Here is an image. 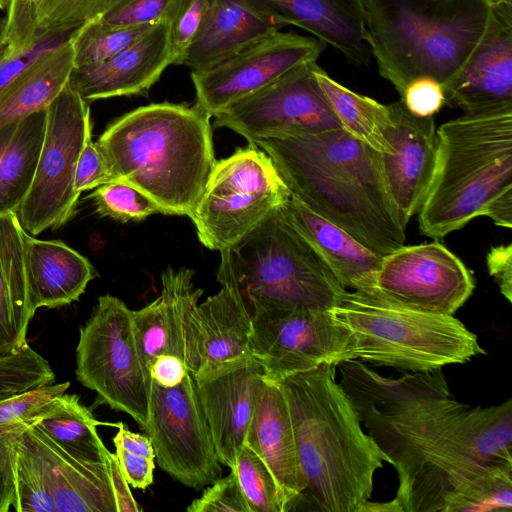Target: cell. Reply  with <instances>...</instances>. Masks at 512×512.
Segmentation results:
<instances>
[{
    "label": "cell",
    "mask_w": 512,
    "mask_h": 512,
    "mask_svg": "<svg viewBox=\"0 0 512 512\" xmlns=\"http://www.w3.org/2000/svg\"><path fill=\"white\" fill-rule=\"evenodd\" d=\"M314 74L341 128L373 150L392 154L394 150L386 137L392 124L388 105L348 89L316 63Z\"/></svg>",
    "instance_id": "33"
},
{
    "label": "cell",
    "mask_w": 512,
    "mask_h": 512,
    "mask_svg": "<svg viewBox=\"0 0 512 512\" xmlns=\"http://www.w3.org/2000/svg\"><path fill=\"white\" fill-rule=\"evenodd\" d=\"M365 37L380 75L400 96L415 79L444 87L463 67L492 15L490 0H362Z\"/></svg>",
    "instance_id": "6"
},
{
    "label": "cell",
    "mask_w": 512,
    "mask_h": 512,
    "mask_svg": "<svg viewBox=\"0 0 512 512\" xmlns=\"http://www.w3.org/2000/svg\"><path fill=\"white\" fill-rule=\"evenodd\" d=\"M185 0H118L100 19L113 25H153L175 17Z\"/></svg>",
    "instance_id": "42"
},
{
    "label": "cell",
    "mask_w": 512,
    "mask_h": 512,
    "mask_svg": "<svg viewBox=\"0 0 512 512\" xmlns=\"http://www.w3.org/2000/svg\"><path fill=\"white\" fill-rule=\"evenodd\" d=\"M89 197L98 214L121 222L140 221L153 214H165L151 198L122 181L102 184Z\"/></svg>",
    "instance_id": "39"
},
{
    "label": "cell",
    "mask_w": 512,
    "mask_h": 512,
    "mask_svg": "<svg viewBox=\"0 0 512 512\" xmlns=\"http://www.w3.org/2000/svg\"><path fill=\"white\" fill-rule=\"evenodd\" d=\"M272 159L291 195L374 253L405 244L382 154L342 128L290 133L256 143Z\"/></svg>",
    "instance_id": "2"
},
{
    "label": "cell",
    "mask_w": 512,
    "mask_h": 512,
    "mask_svg": "<svg viewBox=\"0 0 512 512\" xmlns=\"http://www.w3.org/2000/svg\"><path fill=\"white\" fill-rule=\"evenodd\" d=\"M46 109L0 127V216L17 213L31 188L46 133Z\"/></svg>",
    "instance_id": "30"
},
{
    "label": "cell",
    "mask_w": 512,
    "mask_h": 512,
    "mask_svg": "<svg viewBox=\"0 0 512 512\" xmlns=\"http://www.w3.org/2000/svg\"><path fill=\"white\" fill-rule=\"evenodd\" d=\"M114 181L108 165L96 142L90 136L78 159L75 172V189L78 193L92 190L98 186Z\"/></svg>",
    "instance_id": "47"
},
{
    "label": "cell",
    "mask_w": 512,
    "mask_h": 512,
    "mask_svg": "<svg viewBox=\"0 0 512 512\" xmlns=\"http://www.w3.org/2000/svg\"><path fill=\"white\" fill-rule=\"evenodd\" d=\"M189 373L185 362L172 354L155 357L150 367L153 382L163 388H172L180 384Z\"/></svg>",
    "instance_id": "51"
},
{
    "label": "cell",
    "mask_w": 512,
    "mask_h": 512,
    "mask_svg": "<svg viewBox=\"0 0 512 512\" xmlns=\"http://www.w3.org/2000/svg\"><path fill=\"white\" fill-rule=\"evenodd\" d=\"M336 367L363 428L395 468V512H454L468 487L512 466L511 399L470 407L441 369L394 378L357 359Z\"/></svg>",
    "instance_id": "1"
},
{
    "label": "cell",
    "mask_w": 512,
    "mask_h": 512,
    "mask_svg": "<svg viewBox=\"0 0 512 512\" xmlns=\"http://www.w3.org/2000/svg\"><path fill=\"white\" fill-rule=\"evenodd\" d=\"M49 362L28 344L0 358V400L55 382Z\"/></svg>",
    "instance_id": "38"
},
{
    "label": "cell",
    "mask_w": 512,
    "mask_h": 512,
    "mask_svg": "<svg viewBox=\"0 0 512 512\" xmlns=\"http://www.w3.org/2000/svg\"><path fill=\"white\" fill-rule=\"evenodd\" d=\"M44 143L31 188L17 211L22 228L35 236L56 230L75 214L80 193L75 172L92 136L89 103L67 84L47 107Z\"/></svg>",
    "instance_id": "11"
},
{
    "label": "cell",
    "mask_w": 512,
    "mask_h": 512,
    "mask_svg": "<svg viewBox=\"0 0 512 512\" xmlns=\"http://www.w3.org/2000/svg\"><path fill=\"white\" fill-rule=\"evenodd\" d=\"M113 438L115 456L128 484L135 489L145 490L153 482L155 451L146 434L132 432L120 422Z\"/></svg>",
    "instance_id": "40"
},
{
    "label": "cell",
    "mask_w": 512,
    "mask_h": 512,
    "mask_svg": "<svg viewBox=\"0 0 512 512\" xmlns=\"http://www.w3.org/2000/svg\"><path fill=\"white\" fill-rule=\"evenodd\" d=\"M221 289L197 304L189 317L186 366L196 384L237 369L254 358L251 313L237 286L230 251H220Z\"/></svg>",
    "instance_id": "17"
},
{
    "label": "cell",
    "mask_w": 512,
    "mask_h": 512,
    "mask_svg": "<svg viewBox=\"0 0 512 512\" xmlns=\"http://www.w3.org/2000/svg\"><path fill=\"white\" fill-rule=\"evenodd\" d=\"M325 48L316 38L278 30L206 70L192 71L195 104L212 118L298 66L316 62Z\"/></svg>",
    "instance_id": "16"
},
{
    "label": "cell",
    "mask_w": 512,
    "mask_h": 512,
    "mask_svg": "<svg viewBox=\"0 0 512 512\" xmlns=\"http://www.w3.org/2000/svg\"><path fill=\"white\" fill-rule=\"evenodd\" d=\"M250 313L252 355L269 382L356 360L352 335L329 311L263 307Z\"/></svg>",
    "instance_id": "12"
},
{
    "label": "cell",
    "mask_w": 512,
    "mask_h": 512,
    "mask_svg": "<svg viewBox=\"0 0 512 512\" xmlns=\"http://www.w3.org/2000/svg\"><path fill=\"white\" fill-rule=\"evenodd\" d=\"M263 381V368L253 359L196 384L218 460L230 469L245 445Z\"/></svg>",
    "instance_id": "21"
},
{
    "label": "cell",
    "mask_w": 512,
    "mask_h": 512,
    "mask_svg": "<svg viewBox=\"0 0 512 512\" xmlns=\"http://www.w3.org/2000/svg\"><path fill=\"white\" fill-rule=\"evenodd\" d=\"M229 251L250 312L263 307L329 311L347 291L279 209Z\"/></svg>",
    "instance_id": "8"
},
{
    "label": "cell",
    "mask_w": 512,
    "mask_h": 512,
    "mask_svg": "<svg viewBox=\"0 0 512 512\" xmlns=\"http://www.w3.org/2000/svg\"><path fill=\"white\" fill-rule=\"evenodd\" d=\"M13 485L12 510L55 512L52 488L43 462L21 434L14 447Z\"/></svg>",
    "instance_id": "35"
},
{
    "label": "cell",
    "mask_w": 512,
    "mask_h": 512,
    "mask_svg": "<svg viewBox=\"0 0 512 512\" xmlns=\"http://www.w3.org/2000/svg\"><path fill=\"white\" fill-rule=\"evenodd\" d=\"M231 470L236 474L252 512H283L279 488L272 473L247 445L238 454Z\"/></svg>",
    "instance_id": "37"
},
{
    "label": "cell",
    "mask_w": 512,
    "mask_h": 512,
    "mask_svg": "<svg viewBox=\"0 0 512 512\" xmlns=\"http://www.w3.org/2000/svg\"><path fill=\"white\" fill-rule=\"evenodd\" d=\"M210 119L196 104L152 103L116 119L96 144L114 181L166 215L190 217L217 161Z\"/></svg>",
    "instance_id": "4"
},
{
    "label": "cell",
    "mask_w": 512,
    "mask_h": 512,
    "mask_svg": "<svg viewBox=\"0 0 512 512\" xmlns=\"http://www.w3.org/2000/svg\"><path fill=\"white\" fill-rule=\"evenodd\" d=\"M210 0H185L171 21L174 64L181 65L209 9Z\"/></svg>",
    "instance_id": "44"
},
{
    "label": "cell",
    "mask_w": 512,
    "mask_h": 512,
    "mask_svg": "<svg viewBox=\"0 0 512 512\" xmlns=\"http://www.w3.org/2000/svg\"><path fill=\"white\" fill-rule=\"evenodd\" d=\"M280 29L246 0H210L181 65L192 71L206 70Z\"/></svg>",
    "instance_id": "28"
},
{
    "label": "cell",
    "mask_w": 512,
    "mask_h": 512,
    "mask_svg": "<svg viewBox=\"0 0 512 512\" xmlns=\"http://www.w3.org/2000/svg\"><path fill=\"white\" fill-rule=\"evenodd\" d=\"M73 32L46 35L29 47L16 51L4 45L0 52V92L41 55L68 41Z\"/></svg>",
    "instance_id": "45"
},
{
    "label": "cell",
    "mask_w": 512,
    "mask_h": 512,
    "mask_svg": "<svg viewBox=\"0 0 512 512\" xmlns=\"http://www.w3.org/2000/svg\"><path fill=\"white\" fill-rule=\"evenodd\" d=\"M188 512H252L236 474L220 477L187 508Z\"/></svg>",
    "instance_id": "43"
},
{
    "label": "cell",
    "mask_w": 512,
    "mask_h": 512,
    "mask_svg": "<svg viewBox=\"0 0 512 512\" xmlns=\"http://www.w3.org/2000/svg\"><path fill=\"white\" fill-rule=\"evenodd\" d=\"M279 212L326 262L342 286L360 291L372 289L383 256L365 247L292 195Z\"/></svg>",
    "instance_id": "26"
},
{
    "label": "cell",
    "mask_w": 512,
    "mask_h": 512,
    "mask_svg": "<svg viewBox=\"0 0 512 512\" xmlns=\"http://www.w3.org/2000/svg\"><path fill=\"white\" fill-rule=\"evenodd\" d=\"M246 1L281 27L292 25L306 30L354 65L370 61L362 0Z\"/></svg>",
    "instance_id": "22"
},
{
    "label": "cell",
    "mask_w": 512,
    "mask_h": 512,
    "mask_svg": "<svg viewBox=\"0 0 512 512\" xmlns=\"http://www.w3.org/2000/svg\"><path fill=\"white\" fill-rule=\"evenodd\" d=\"M474 288V277L460 258L434 241L384 255L369 292L415 310L454 315Z\"/></svg>",
    "instance_id": "15"
},
{
    "label": "cell",
    "mask_w": 512,
    "mask_h": 512,
    "mask_svg": "<svg viewBox=\"0 0 512 512\" xmlns=\"http://www.w3.org/2000/svg\"><path fill=\"white\" fill-rule=\"evenodd\" d=\"M4 26H5V18L0 17V52L2 51L3 44V36H4Z\"/></svg>",
    "instance_id": "53"
},
{
    "label": "cell",
    "mask_w": 512,
    "mask_h": 512,
    "mask_svg": "<svg viewBox=\"0 0 512 512\" xmlns=\"http://www.w3.org/2000/svg\"><path fill=\"white\" fill-rule=\"evenodd\" d=\"M443 90L445 103L465 113L512 105V20L492 11L482 38Z\"/></svg>",
    "instance_id": "20"
},
{
    "label": "cell",
    "mask_w": 512,
    "mask_h": 512,
    "mask_svg": "<svg viewBox=\"0 0 512 512\" xmlns=\"http://www.w3.org/2000/svg\"><path fill=\"white\" fill-rule=\"evenodd\" d=\"M118 0H42L35 13V38L73 32L101 16Z\"/></svg>",
    "instance_id": "36"
},
{
    "label": "cell",
    "mask_w": 512,
    "mask_h": 512,
    "mask_svg": "<svg viewBox=\"0 0 512 512\" xmlns=\"http://www.w3.org/2000/svg\"><path fill=\"white\" fill-rule=\"evenodd\" d=\"M245 445L265 462L281 496L283 512L292 511L306 486L292 421L279 384L264 379Z\"/></svg>",
    "instance_id": "24"
},
{
    "label": "cell",
    "mask_w": 512,
    "mask_h": 512,
    "mask_svg": "<svg viewBox=\"0 0 512 512\" xmlns=\"http://www.w3.org/2000/svg\"><path fill=\"white\" fill-rule=\"evenodd\" d=\"M194 274L188 268L166 269L161 276L160 296L145 307L132 310L135 339L149 374L158 355L172 354L186 360L189 317L203 294L193 284Z\"/></svg>",
    "instance_id": "23"
},
{
    "label": "cell",
    "mask_w": 512,
    "mask_h": 512,
    "mask_svg": "<svg viewBox=\"0 0 512 512\" xmlns=\"http://www.w3.org/2000/svg\"><path fill=\"white\" fill-rule=\"evenodd\" d=\"M70 39L41 55L0 92V127L46 109L64 88L74 67Z\"/></svg>",
    "instance_id": "31"
},
{
    "label": "cell",
    "mask_w": 512,
    "mask_h": 512,
    "mask_svg": "<svg viewBox=\"0 0 512 512\" xmlns=\"http://www.w3.org/2000/svg\"><path fill=\"white\" fill-rule=\"evenodd\" d=\"M24 262L32 311L77 301L97 273L90 261L60 240H40L24 230Z\"/></svg>",
    "instance_id": "27"
},
{
    "label": "cell",
    "mask_w": 512,
    "mask_h": 512,
    "mask_svg": "<svg viewBox=\"0 0 512 512\" xmlns=\"http://www.w3.org/2000/svg\"><path fill=\"white\" fill-rule=\"evenodd\" d=\"M20 431L23 430L0 436V512L10 511L12 506L14 447Z\"/></svg>",
    "instance_id": "49"
},
{
    "label": "cell",
    "mask_w": 512,
    "mask_h": 512,
    "mask_svg": "<svg viewBox=\"0 0 512 512\" xmlns=\"http://www.w3.org/2000/svg\"><path fill=\"white\" fill-rule=\"evenodd\" d=\"M117 512H139L142 508L134 499L127 480L125 479L115 454L111 452L107 458Z\"/></svg>",
    "instance_id": "52"
},
{
    "label": "cell",
    "mask_w": 512,
    "mask_h": 512,
    "mask_svg": "<svg viewBox=\"0 0 512 512\" xmlns=\"http://www.w3.org/2000/svg\"><path fill=\"white\" fill-rule=\"evenodd\" d=\"M401 101L412 114L419 117L433 116L445 104L443 87L437 81L422 77L405 88Z\"/></svg>",
    "instance_id": "48"
},
{
    "label": "cell",
    "mask_w": 512,
    "mask_h": 512,
    "mask_svg": "<svg viewBox=\"0 0 512 512\" xmlns=\"http://www.w3.org/2000/svg\"><path fill=\"white\" fill-rule=\"evenodd\" d=\"M171 64H174L171 20L164 19L111 58L73 67L68 83L87 103L140 95L149 91Z\"/></svg>",
    "instance_id": "18"
},
{
    "label": "cell",
    "mask_w": 512,
    "mask_h": 512,
    "mask_svg": "<svg viewBox=\"0 0 512 512\" xmlns=\"http://www.w3.org/2000/svg\"><path fill=\"white\" fill-rule=\"evenodd\" d=\"M152 25H113L95 17L74 30V67L103 62L138 41Z\"/></svg>",
    "instance_id": "34"
},
{
    "label": "cell",
    "mask_w": 512,
    "mask_h": 512,
    "mask_svg": "<svg viewBox=\"0 0 512 512\" xmlns=\"http://www.w3.org/2000/svg\"><path fill=\"white\" fill-rule=\"evenodd\" d=\"M23 234L16 213L0 216V358L27 344L28 326L35 314L28 295Z\"/></svg>",
    "instance_id": "29"
},
{
    "label": "cell",
    "mask_w": 512,
    "mask_h": 512,
    "mask_svg": "<svg viewBox=\"0 0 512 512\" xmlns=\"http://www.w3.org/2000/svg\"><path fill=\"white\" fill-rule=\"evenodd\" d=\"M21 436L43 462L55 512H117L107 460L96 463L78 459L32 424Z\"/></svg>",
    "instance_id": "25"
},
{
    "label": "cell",
    "mask_w": 512,
    "mask_h": 512,
    "mask_svg": "<svg viewBox=\"0 0 512 512\" xmlns=\"http://www.w3.org/2000/svg\"><path fill=\"white\" fill-rule=\"evenodd\" d=\"M329 313L352 335L356 359L375 366L427 372L485 354L453 315L415 310L374 292L346 291Z\"/></svg>",
    "instance_id": "7"
},
{
    "label": "cell",
    "mask_w": 512,
    "mask_h": 512,
    "mask_svg": "<svg viewBox=\"0 0 512 512\" xmlns=\"http://www.w3.org/2000/svg\"><path fill=\"white\" fill-rule=\"evenodd\" d=\"M419 230L440 239L478 216L512 228V105L469 112L436 131Z\"/></svg>",
    "instance_id": "5"
},
{
    "label": "cell",
    "mask_w": 512,
    "mask_h": 512,
    "mask_svg": "<svg viewBox=\"0 0 512 512\" xmlns=\"http://www.w3.org/2000/svg\"><path fill=\"white\" fill-rule=\"evenodd\" d=\"M316 62L289 71L268 86L216 114L215 127L243 136L249 144L290 133H320L341 125L314 74Z\"/></svg>",
    "instance_id": "14"
},
{
    "label": "cell",
    "mask_w": 512,
    "mask_h": 512,
    "mask_svg": "<svg viewBox=\"0 0 512 512\" xmlns=\"http://www.w3.org/2000/svg\"><path fill=\"white\" fill-rule=\"evenodd\" d=\"M12 0H0V9L7 10Z\"/></svg>",
    "instance_id": "54"
},
{
    "label": "cell",
    "mask_w": 512,
    "mask_h": 512,
    "mask_svg": "<svg viewBox=\"0 0 512 512\" xmlns=\"http://www.w3.org/2000/svg\"><path fill=\"white\" fill-rule=\"evenodd\" d=\"M157 465L185 486L200 490L221 477L196 383L190 373L175 387L151 382L150 413L142 428Z\"/></svg>",
    "instance_id": "13"
},
{
    "label": "cell",
    "mask_w": 512,
    "mask_h": 512,
    "mask_svg": "<svg viewBox=\"0 0 512 512\" xmlns=\"http://www.w3.org/2000/svg\"><path fill=\"white\" fill-rule=\"evenodd\" d=\"M290 197L270 156L248 143L216 161L190 219L205 247L230 250Z\"/></svg>",
    "instance_id": "9"
},
{
    "label": "cell",
    "mask_w": 512,
    "mask_h": 512,
    "mask_svg": "<svg viewBox=\"0 0 512 512\" xmlns=\"http://www.w3.org/2000/svg\"><path fill=\"white\" fill-rule=\"evenodd\" d=\"M69 386V381L54 382L0 400V436L25 429L46 403Z\"/></svg>",
    "instance_id": "41"
},
{
    "label": "cell",
    "mask_w": 512,
    "mask_h": 512,
    "mask_svg": "<svg viewBox=\"0 0 512 512\" xmlns=\"http://www.w3.org/2000/svg\"><path fill=\"white\" fill-rule=\"evenodd\" d=\"M278 384L306 481L293 510L361 512L371 498L374 475L388 458L365 432L336 379V366L323 364Z\"/></svg>",
    "instance_id": "3"
},
{
    "label": "cell",
    "mask_w": 512,
    "mask_h": 512,
    "mask_svg": "<svg viewBox=\"0 0 512 512\" xmlns=\"http://www.w3.org/2000/svg\"><path fill=\"white\" fill-rule=\"evenodd\" d=\"M32 425L39 428L72 456L96 463H106L110 451L101 440L96 420L77 394L65 392L53 397L34 417Z\"/></svg>",
    "instance_id": "32"
},
{
    "label": "cell",
    "mask_w": 512,
    "mask_h": 512,
    "mask_svg": "<svg viewBox=\"0 0 512 512\" xmlns=\"http://www.w3.org/2000/svg\"><path fill=\"white\" fill-rule=\"evenodd\" d=\"M75 373L100 403L128 414L141 428L146 425L152 379L138 350L132 310L121 299L110 294L98 298L79 330Z\"/></svg>",
    "instance_id": "10"
},
{
    "label": "cell",
    "mask_w": 512,
    "mask_h": 512,
    "mask_svg": "<svg viewBox=\"0 0 512 512\" xmlns=\"http://www.w3.org/2000/svg\"><path fill=\"white\" fill-rule=\"evenodd\" d=\"M490 276L498 284L501 294L512 302V244L492 247L486 256Z\"/></svg>",
    "instance_id": "50"
},
{
    "label": "cell",
    "mask_w": 512,
    "mask_h": 512,
    "mask_svg": "<svg viewBox=\"0 0 512 512\" xmlns=\"http://www.w3.org/2000/svg\"><path fill=\"white\" fill-rule=\"evenodd\" d=\"M42 0H12L5 17L3 44L10 50L29 47L35 38V13Z\"/></svg>",
    "instance_id": "46"
},
{
    "label": "cell",
    "mask_w": 512,
    "mask_h": 512,
    "mask_svg": "<svg viewBox=\"0 0 512 512\" xmlns=\"http://www.w3.org/2000/svg\"><path fill=\"white\" fill-rule=\"evenodd\" d=\"M392 120L386 137L392 154H382L383 169L402 226L419 212L428 191L436 157L433 116L419 117L401 100L388 105Z\"/></svg>",
    "instance_id": "19"
}]
</instances>
